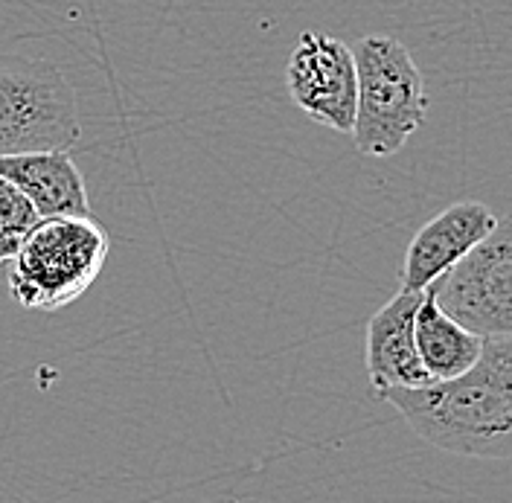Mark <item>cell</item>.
<instances>
[{"label": "cell", "instance_id": "1", "mask_svg": "<svg viewBox=\"0 0 512 503\" xmlns=\"http://www.w3.org/2000/svg\"><path fill=\"white\" fill-rule=\"evenodd\" d=\"M382 402L405 416L416 437L434 448L475 457H512V335L483 338L472 370L414 390H390Z\"/></svg>", "mask_w": 512, "mask_h": 503}, {"label": "cell", "instance_id": "2", "mask_svg": "<svg viewBox=\"0 0 512 503\" xmlns=\"http://www.w3.org/2000/svg\"><path fill=\"white\" fill-rule=\"evenodd\" d=\"M355 120L352 143L367 158H390L405 149L425 123L428 96L411 50L390 35H367L352 44Z\"/></svg>", "mask_w": 512, "mask_h": 503}, {"label": "cell", "instance_id": "3", "mask_svg": "<svg viewBox=\"0 0 512 503\" xmlns=\"http://www.w3.org/2000/svg\"><path fill=\"white\" fill-rule=\"evenodd\" d=\"M108 253L111 236L91 213L38 219L12 256L9 294L32 312H59L96 283Z\"/></svg>", "mask_w": 512, "mask_h": 503}, {"label": "cell", "instance_id": "4", "mask_svg": "<svg viewBox=\"0 0 512 503\" xmlns=\"http://www.w3.org/2000/svg\"><path fill=\"white\" fill-rule=\"evenodd\" d=\"M82 137L73 85L47 59L0 56V158L70 152Z\"/></svg>", "mask_w": 512, "mask_h": 503}, {"label": "cell", "instance_id": "5", "mask_svg": "<svg viewBox=\"0 0 512 503\" xmlns=\"http://www.w3.org/2000/svg\"><path fill=\"white\" fill-rule=\"evenodd\" d=\"M437 306L480 338L512 335V236L498 224L431 285Z\"/></svg>", "mask_w": 512, "mask_h": 503}, {"label": "cell", "instance_id": "6", "mask_svg": "<svg viewBox=\"0 0 512 503\" xmlns=\"http://www.w3.org/2000/svg\"><path fill=\"white\" fill-rule=\"evenodd\" d=\"M286 85L306 117L350 134L355 120V59L347 41L329 32H300L288 56Z\"/></svg>", "mask_w": 512, "mask_h": 503}, {"label": "cell", "instance_id": "7", "mask_svg": "<svg viewBox=\"0 0 512 503\" xmlns=\"http://www.w3.org/2000/svg\"><path fill=\"white\" fill-rule=\"evenodd\" d=\"M501 221L480 201H457L422 224L408 245L399 291H425L448 268L480 245Z\"/></svg>", "mask_w": 512, "mask_h": 503}, {"label": "cell", "instance_id": "8", "mask_svg": "<svg viewBox=\"0 0 512 503\" xmlns=\"http://www.w3.org/2000/svg\"><path fill=\"white\" fill-rule=\"evenodd\" d=\"M425 291L393 294L367 323L364 364L373 396L384 399L390 390H414L431 384L419 364L414 341V315Z\"/></svg>", "mask_w": 512, "mask_h": 503}, {"label": "cell", "instance_id": "9", "mask_svg": "<svg viewBox=\"0 0 512 503\" xmlns=\"http://www.w3.org/2000/svg\"><path fill=\"white\" fill-rule=\"evenodd\" d=\"M0 178L18 189L38 219L91 213L79 166L67 152H27L0 158Z\"/></svg>", "mask_w": 512, "mask_h": 503}, {"label": "cell", "instance_id": "10", "mask_svg": "<svg viewBox=\"0 0 512 503\" xmlns=\"http://www.w3.org/2000/svg\"><path fill=\"white\" fill-rule=\"evenodd\" d=\"M414 341L419 364L431 381L463 376L466 370L475 367L483 352V338L463 329L437 306L431 285L425 288L422 303L414 315Z\"/></svg>", "mask_w": 512, "mask_h": 503}, {"label": "cell", "instance_id": "11", "mask_svg": "<svg viewBox=\"0 0 512 503\" xmlns=\"http://www.w3.org/2000/svg\"><path fill=\"white\" fill-rule=\"evenodd\" d=\"M35 221L38 213L32 210L30 201L6 178H0V265L15 256Z\"/></svg>", "mask_w": 512, "mask_h": 503}]
</instances>
